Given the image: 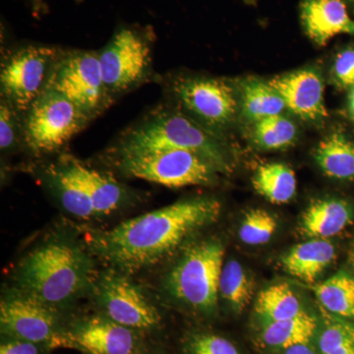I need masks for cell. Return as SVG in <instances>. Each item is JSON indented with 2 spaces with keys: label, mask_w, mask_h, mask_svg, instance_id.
Listing matches in <instances>:
<instances>
[{
  "label": "cell",
  "mask_w": 354,
  "mask_h": 354,
  "mask_svg": "<svg viewBox=\"0 0 354 354\" xmlns=\"http://www.w3.org/2000/svg\"><path fill=\"white\" fill-rule=\"evenodd\" d=\"M278 228V221L265 209H251L244 216L239 237L247 245H262L271 241Z\"/></svg>",
  "instance_id": "obj_29"
},
{
  "label": "cell",
  "mask_w": 354,
  "mask_h": 354,
  "mask_svg": "<svg viewBox=\"0 0 354 354\" xmlns=\"http://www.w3.org/2000/svg\"><path fill=\"white\" fill-rule=\"evenodd\" d=\"M348 261L351 265L354 266V242L351 247V250H349Z\"/></svg>",
  "instance_id": "obj_36"
},
{
  "label": "cell",
  "mask_w": 354,
  "mask_h": 354,
  "mask_svg": "<svg viewBox=\"0 0 354 354\" xmlns=\"http://www.w3.org/2000/svg\"><path fill=\"white\" fill-rule=\"evenodd\" d=\"M58 348H76L86 354H138L139 339L135 330L108 317L95 316L64 332Z\"/></svg>",
  "instance_id": "obj_13"
},
{
  "label": "cell",
  "mask_w": 354,
  "mask_h": 354,
  "mask_svg": "<svg viewBox=\"0 0 354 354\" xmlns=\"http://www.w3.org/2000/svg\"><path fill=\"white\" fill-rule=\"evenodd\" d=\"M44 88L64 95L91 120L114 102L104 85L97 51L59 50Z\"/></svg>",
  "instance_id": "obj_6"
},
{
  "label": "cell",
  "mask_w": 354,
  "mask_h": 354,
  "mask_svg": "<svg viewBox=\"0 0 354 354\" xmlns=\"http://www.w3.org/2000/svg\"><path fill=\"white\" fill-rule=\"evenodd\" d=\"M332 79L337 87L354 88V46L337 53L332 67Z\"/></svg>",
  "instance_id": "obj_32"
},
{
  "label": "cell",
  "mask_w": 354,
  "mask_h": 354,
  "mask_svg": "<svg viewBox=\"0 0 354 354\" xmlns=\"http://www.w3.org/2000/svg\"><path fill=\"white\" fill-rule=\"evenodd\" d=\"M93 276L94 266L83 249L69 241H51L26 256L17 279L22 292L53 308L87 290Z\"/></svg>",
  "instance_id": "obj_3"
},
{
  "label": "cell",
  "mask_w": 354,
  "mask_h": 354,
  "mask_svg": "<svg viewBox=\"0 0 354 354\" xmlns=\"http://www.w3.org/2000/svg\"><path fill=\"white\" fill-rule=\"evenodd\" d=\"M335 256L332 242L328 239H312L293 247L281 263L291 276L312 283L332 264Z\"/></svg>",
  "instance_id": "obj_19"
},
{
  "label": "cell",
  "mask_w": 354,
  "mask_h": 354,
  "mask_svg": "<svg viewBox=\"0 0 354 354\" xmlns=\"http://www.w3.org/2000/svg\"><path fill=\"white\" fill-rule=\"evenodd\" d=\"M184 349L186 354H241L225 337L208 333L191 335Z\"/></svg>",
  "instance_id": "obj_31"
},
{
  "label": "cell",
  "mask_w": 354,
  "mask_h": 354,
  "mask_svg": "<svg viewBox=\"0 0 354 354\" xmlns=\"http://www.w3.org/2000/svg\"><path fill=\"white\" fill-rule=\"evenodd\" d=\"M221 209L214 198L183 200L95 232L88 245L116 271L139 272L162 262L198 230L215 223Z\"/></svg>",
  "instance_id": "obj_1"
},
{
  "label": "cell",
  "mask_w": 354,
  "mask_h": 354,
  "mask_svg": "<svg viewBox=\"0 0 354 354\" xmlns=\"http://www.w3.org/2000/svg\"><path fill=\"white\" fill-rule=\"evenodd\" d=\"M97 53L104 85L114 101L152 78V44L138 31L123 28Z\"/></svg>",
  "instance_id": "obj_8"
},
{
  "label": "cell",
  "mask_w": 354,
  "mask_h": 354,
  "mask_svg": "<svg viewBox=\"0 0 354 354\" xmlns=\"http://www.w3.org/2000/svg\"><path fill=\"white\" fill-rule=\"evenodd\" d=\"M253 283L243 266L235 260L223 266L220 281V293L237 312L245 308L253 297Z\"/></svg>",
  "instance_id": "obj_27"
},
{
  "label": "cell",
  "mask_w": 354,
  "mask_h": 354,
  "mask_svg": "<svg viewBox=\"0 0 354 354\" xmlns=\"http://www.w3.org/2000/svg\"><path fill=\"white\" fill-rule=\"evenodd\" d=\"M255 310L265 323L288 320L304 312L299 298L288 283H277L261 291Z\"/></svg>",
  "instance_id": "obj_25"
},
{
  "label": "cell",
  "mask_w": 354,
  "mask_h": 354,
  "mask_svg": "<svg viewBox=\"0 0 354 354\" xmlns=\"http://www.w3.org/2000/svg\"><path fill=\"white\" fill-rule=\"evenodd\" d=\"M41 344L10 339L4 342L0 346V354H41Z\"/></svg>",
  "instance_id": "obj_33"
},
{
  "label": "cell",
  "mask_w": 354,
  "mask_h": 354,
  "mask_svg": "<svg viewBox=\"0 0 354 354\" xmlns=\"http://www.w3.org/2000/svg\"><path fill=\"white\" fill-rule=\"evenodd\" d=\"M286 108L301 120L317 121L327 116L322 77L314 69H301L270 81Z\"/></svg>",
  "instance_id": "obj_14"
},
{
  "label": "cell",
  "mask_w": 354,
  "mask_h": 354,
  "mask_svg": "<svg viewBox=\"0 0 354 354\" xmlns=\"http://www.w3.org/2000/svg\"><path fill=\"white\" fill-rule=\"evenodd\" d=\"M97 301L104 315L132 330H152L160 323L157 308L122 272H104L97 285Z\"/></svg>",
  "instance_id": "obj_10"
},
{
  "label": "cell",
  "mask_w": 354,
  "mask_h": 354,
  "mask_svg": "<svg viewBox=\"0 0 354 354\" xmlns=\"http://www.w3.org/2000/svg\"><path fill=\"white\" fill-rule=\"evenodd\" d=\"M177 101L203 127L215 131L232 122L237 113L234 88L213 78H181L174 83Z\"/></svg>",
  "instance_id": "obj_12"
},
{
  "label": "cell",
  "mask_w": 354,
  "mask_h": 354,
  "mask_svg": "<svg viewBox=\"0 0 354 354\" xmlns=\"http://www.w3.org/2000/svg\"><path fill=\"white\" fill-rule=\"evenodd\" d=\"M349 109H351L354 118V88H353V92H351V97H349Z\"/></svg>",
  "instance_id": "obj_35"
},
{
  "label": "cell",
  "mask_w": 354,
  "mask_h": 354,
  "mask_svg": "<svg viewBox=\"0 0 354 354\" xmlns=\"http://www.w3.org/2000/svg\"><path fill=\"white\" fill-rule=\"evenodd\" d=\"M2 334L9 339L58 348L62 335L53 307L24 292L4 298L0 304Z\"/></svg>",
  "instance_id": "obj_11"
},
{
  "label": "cell",
  "mask_w": 354,
  "mask_h": 354,
  "mask_svg": "<svg viewBox=\"0 0 354 354\" xmlns=\"http://www.w3.org/2000/svg\"><path fill=\"white\" fill-rule=\"evenodd\" d=\"M346 1H348L349 3H351L353 6H354V0H346Z\"/></svg>",
  "instance_id": "obj_37"
},
{
  "label": "cell",
  "mask_w": 354,
  "mask_h": 354,
  "mask_svg": "<svg viewBox=\"0 0 354 354\" xmlns=\"http://www.w3.org/2000/svg\"><path fill=\"white\" fill-rule=\"evenodd\" d=\"M242 113L247 120L255 123L270 116L279 115L285 102L270 83L248 80L242 85Z\"/></svg>",
  "instance_id": "obj_24"
},
{
  "label": "cell",
  "mask_w": 354,
  "mask_h": 354,
  "mask_svg": "<svg viewBox=\"0 0 354 354\" xmlns=\"http://www.w3.org/2000/svg\"><path fill=\"white\" fill-rule=\"evenodd\" d=\"M69 164L80 179L92 201L95 215H108L120 208L127 199V191L122 184L99 171L67 156Z\"/></svg>",
  "instance_id": "obj_18"
},
{
  "label": "cell",
  "mask_w": 354,
  "mask_h": 354,
  "mask_svg": "<svg viewBox=\"0 0 354 354\" xmlns=\"http://www.w3.org/2000/svg\"><path fill=\"white\" fill-rule=\"evenodd\" d=\"M255 190L274 204H285L295 197L297 177L288 165L271 162L258 167L252 178Z\"/></svg>",
  "instance_id": "obj_22"
},
{
  "label": "cell",
  "mask_w": 354,
  "mask_h": 354,
  "mask_svg": "<svg viewBox=\"0 0 354 354\" xmlns=\"http://www.w3.org/2000/svg\"><path fill=\"white\" fill-rule=\"evenodd\" d=\"M46 172L51 189L69 214L83 220L97 216L87 191L70 165L67 156L51 165Z\"/></svg>",
  "instance_id": "obj_17"
},
{
  "label": "cell",
  "mask_w": 354,
  "mask_h": 354,
  "mask_svg": "<svg viewBox=\"0 0 354 354\" xmlns=\"http://www.w3.org/2000/svg\"><path fill=\"white\" fill-rule=\"evenodd\" d=\"M285 354H317V353L310 344H304L286 349Z\"/></svg>",
  "instance_id": "obj_34"
},
{
  "label": "cell",
  "mask_w": 354,
  "mask_h": 354,
  "mask_svg": "<svg viewBox=\"0 0 354 354\" xmlns=\"http://www.w3.org/2000/svg\"><path fill=\"white\" fill-rule=\"evenodd\" d=\"M223 258L225 249L221 242L206 241L190 246L167 274V292L198 312L214 313L220 293Z\"/></svg>",
  "instance_id": "obj_4"
},
{
  "label": "cell",
  "mask_w": 354,
  "mask_h": 354,
  "mask_svg": "<svg viewBox=\"0 0 354 354\" xmlns=\"http://www.w3.org/2000/svg\"><path fill=\"white\" fill-rule=\"evenodd\" d=\"M322 354H354V323L344 319L328 318L319 337Z\"/></svg>",
  "instance_id": "obj_28"
},
{
  "label": "cell",
  "mask_w": 354,
  "mask_h": 354,
  "mask_svg": "<svg viewBox=\"0 0 354 354\" xmlns=\"http://www.w3.org/2000/svg\"><path fill=\"white\" fill-rule=\"evenodd\" d=\"M321 305L329 313L344 320L354 321V277L339 272L314 286Z\"/></svg>",
  "instance_id": "obj_23"
},
{
  "label": "cell",
  "mask_w": 354,
  "mask_h": 354,
  "mask_svg": "<svg viewBox=\"0 0 354 354\" xmlns=\"http://www.w3.org/2000/svg\"><path fill=\"white\" fill-rule=\"evenodd\" d=\"M297 137V128L286 116H270L255 122L253 141L264 150H281L292 145Z\"/></svg>",
  "instance_id": "obj_26"
},
{
  "label": "cell",
  "mask_w": 354,
  "mask_h": 354,
  "mask_svg": "<svg viewBox=\"0 0 354 354\" xmlns=\"http://www.w3.org/2000/svg\"><path fill=\"white\" fill-rule=\"evenodd\" d=\"M301 21L307 36L320 46L337 35H354V20L342 0H304Z\"/></svg>",
  "instance_id": "obj_15"
},
{
  "label": "cell",
  "mask_w": 354,
  "mask_h": 354,
  "mask_svg": "<svg viewBox=\"0 0 354 354\" xmlns=\"http://www.w3.org/2000/svg\"><path fill=\"white\" fill-rule=\"evenodd\" d=\"M318 330L315 317L307 312L288 320L266 322L260 339L266 346L288 349L297 344H310Z\"/></svg>",
  "instance_id": "obj_21"
},
{
  "label": "cell",
  "mask_w": 354,
  "mask_h": 354,
  "mask_svg": "<svg viewBox=\"0 0 354 354\" xmlns=\"http://www.w3.org/2000/svg\"><path fill=\"white\" fill-rule=\"evenodd\" d=\"M91 121L64 95L44 88L23 116L24 145L37 155L57 152Z\"/></svg>",
  "instance_id": "obj_5"
},
{
  "label": "cell",
  "mask_w": 354,
  "mask_h": 354,
  "mask_svg": "<svg viewBox=\"0 0 354 354\" xmlns=\"http://www.w3.org/2000/svg\"><path fill=\"white\" fill-rule=\"evenodd\" d=\"M59 50L50 46H27L1 60V99L24 114L41 95Z\"/></svg>",
  "instance_id": "obj_9"
},
{
  "label": "cell",
  "mask_w": 354,
  "mask_h": 354,
  "mask_svg": "<svg viewBox=\"0 0 354 354\" xmlns=\"http://www.w3.org/2000/svg\"><path fill=\"white\" fill-rule=\"evenodd\" d=\"M23 116L17 109L11 106L6 100L0 102V149L2 152H10L21 141L24 144L23 137Z\"/></svg>",
  "instance_id": "obj_30"
},
{
  "label": "cell",
  "mask_w": 354,
  "mask_h": 354,
  "mask_svg": "<svg viewBox=\"0 0 354 354\" xmlns=\"http://www.w3.org/2000/svg\"><path fill=\"white\" fill-rule=\"evenodd\" d=\"M162 150L188 151L204 158L218 172L230 171L227 149L215 131L169 109H153L123 132L114 147L116 157Z\"/></svg>",
  "instance_id": "obj_2"
},
{
  "label": "cell",
  "mask_w": 354,
  "mask_h": 354,
  "mask_svg": "<svg viewBox=\"0 0 354 354\" xmlns=\"http://www.w3.org/2000/svg\"><path fill=\"white\" fill-rule=\"evenodd\" d=\"M353 211L346 201L335 198L315 200L300 221V232L310 239H327L351 225Z\"/></svg>",
  "instance_id": "obj_16"
},
{
  "label": "cell",
  "mask_w": 354,
  "mask_h": 354,
  "mask_svg": "<svg viewBox=\"0 0 354 354\" xmlns=\"http://www.w3.org/2000/svg\"><path fill=\"white\" fill-rule=\"evenodd\" d=\"M118 158L124 176L169 188L211 184L216 179L215 167L196 153L183 150H162Z\"/></svg>",
  "instance_id": "obj_7"
},
{
  "label": "cell",
  "mask_w": 354,
  "mask_h": 354,
  "mask_svg": "<svg viewBox=\"0 0 354 354\" xmlns=\"http://www.w3.org/2000/svg\"><path fill=\"white\" fill-rule=\"evenodd\" d=\"M314 158L330 178L353 180L354 143L342 133L333 132L323 139L315 149Z\"/></svg>",
  "instance_id": "obj_20"
}]
</instances>
